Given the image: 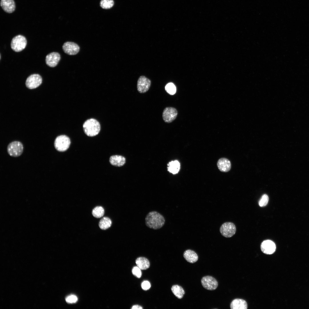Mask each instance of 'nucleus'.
I'll list each match as a JSON object with an SVG mask.
<instances>
[{"label":"nucleus","mask_w":309,"mask_h":309,"mask_svg":"<svg viewBox=\"0 0 309 309\" xmlns=\"http://www.w3.org/2000/svg\"><path fill=\"white\" fill-rule=\"evenodd\" d=\"M145 223L147 227L154 230L162 228L165 222L164 217L159 212L156 211L149 212L145 219Z\"/></svg>","instance_id":"1"},{"label":"nucleus","mask_w":309,"mask_h":309,"mask_svg":"<svg viewBox=\"0 0 309 309\" xmlns=\"http://www.w3.org/2000/svg\"><path fill=\"white\" fill-rule=\"evenodd\" d=\"M83 128L85 134L89 136L97 135L100 130L99 122L96 119L91 118L86 120L83 124Z\"/></svg>","instance_id":"2"},{"label":"nucleus","mask_w":309,"mask_h":309,"mask_svg":"<svg viewBox=\"0 0 309 309\" xmlns=\"http://www.w3.org/2000/svg\"><path fill=\"white\" fill-rule=\"evenodd\" d=\"M71 141L69 138L64 135L58 136L54 142V146L56 149L59 152L66 151L69 147Z\"/></svg>","instance_id":"3"},{"label":"nucleus","mask_w":309,"mask_h":309,"mask_svg":"<svg viewBox=\"0 0 309 309\" xmlns=\"http://www.w3.org/2000/svg\"><path fill=\"white\" fill-rule=\"evenodd\" d=\"M27 43V40L24 36L21 35H17L12 39L11 44V47L15 52H20L25 48Z\"/></svg>","instance_id":"4"},{"label":"nucleus","mask_w":309,"mask_h":309,"mask_svg":"<svg viewBox=\"0 0 309 309\" xmlns=\"http://www.w3.org/2000/svg\"><path fill=\"white\" fill-rule=\"evenodd\" d=\"M22 143L19 141H15L9 143L7 148V152L11 156L17 157L21 155L23 150Z\"/></svg>","instance_id":"5"},{"label":"nucleus","mask_w":309,"mask_h":309,"mask_svg":"<svg viewBox=\"0 0 309 309\" xmlns=\"http://www.w3.org/2000/svg\"><path fill=\"white\" fill-rule=\"evenodd\" d=\"M236 231L234 224L231 222H226L223 224L220 228L221 235L227 238L230 237L233 235Z\"/></svg>","instance_id":"6"},{"label":"nucleus","mask_w":309,"mask_h":309,"mask_svg":"<svg viewBox=\"0 0 309 309\" xmlns=\"http://www.w3.org/2000/svg\"><path fill=\"white\" fill-rule=\"evenodd\" d=\"M42 78L41 76L37 74H34L29 76L27 78L25 85L30 89L35 88L41 84Z\"/></svg>","instance_id":"7"},{"label":"nucleus","mask_w":309,"mask_h":309,"mask_svg":"<svg viewBox=\"0 0 309 309\" xmlns=\"http://www.w3.org/2000/svg\"><path fill=\"white\" fill-rule=\"evenodd\" d=\"M177 114V111L175 108L172 107H166L163 112L162 117L163 120L166 123H171L176 119Z\"/></svg>","instance_id":"8"},{"label":"nucleus","mask_w":309,"mask_h":309,"mask_svg":"<svg viewBox=\"0 0 309 309\" xmlns=\"http://www.w3.org/2000/svg\"><path fill=\"white\" fill-rule=\"evenodd\" d=\"M151 84L150 80L143 76H140L137 83V89L140 93L146 92L149 89Z\"/></svg>","instance_id":"9"},{"label":"nucleus","mask_w":309,"mask_h":309,"mask_svg":"<svg viewBox=\"0 0 309 309\" xmlns=\"http://www.w3.org/2000/svg\"><path fill=\"white\" fill-rule=\"evenodd\" d=\"M201 283L203 287L209 290H215L218 286V282L217 280L210 276L203 277L201 280Z\"/></svg>","instance_id":"10"},{"label":"nucleus","mask_w":309,"mask_h":309,"mask_svg":"<svg viewBox=\"0 0 309 309\" xmlns=\"http://www.w3.org/2000/svg\"><path fill=\"white\" fill-rule=\"evenodd\" d=\"M64 52L69 55L77 54L80 50L79 46L76 43L72 42H66L62 46Z\"/></svg>","instance_id":"11"},{"label":"nucleus","mask_w":309,"mask_h":309,"mask_svg":"<svg viewBox=\"0 0 309 309\" xmlns=\"http://www.w3.org/2000/svg\"><path fill=\"white\" fill-rule=\"evenodd\" d=\"M261 249L262 251L267 254H271L274 252L276 249V246L274 243L270 240H267L263 241L261 245Z\"/></svg>","instance_id":"12"},{"label":"nucleus","mask_w":309,"mask_h":309,"mask_svg":"<svg viewBox=\"0 0 309 309\" xmlns=\"http://www.w3.org/2000/svg\"><path fill=\"white\" fill-rule=\"evenodd\" d=\"M60 59V54L56 52H52L47 54L45 58L47 65L51 67L56 66Z\"/></svg>","instance_id":"13"},{"label":"nucleus","mask_w":309,"mask_h":309,"mask_svg":"<svg viewBox=\"0 0 309 309\" xmlns=\"http://www.w3.org/2000/svg\"><path fill=\"white\" fill-rule=\"evenodd\" d=\"M217 166L221 172H227L230 171L231 165L230 161L227 159L222 158L219 159L217 163Z\"/></svg>","instance_id":"14"},{"label":"nucleus","mask_w":309,"mask_h":309,"mask_svg":"<svg viewBox=\"0 0 309 309\" xmlns=\"http://www.w3.org/2000/svg\"><path fill=\"white\" fill-rule=\"evenodd\" d=\"M0 5L3 9L8 13H12L15 9V4L13 0H1Z\"/></svg>","instance_id":"15"},{"label":"nucleus","mask_w":309,"mask_h":309,"mask_svg":"<svg viewBox=\"0 0 309 309\" xmlns=\"http://www.w3.org/2000/svg\"><path fill=\"white\" fill-rule=\"evenodd\" d=\"M125 158L120 155H114L110 157L109 159L110 163L112 165L120 167L124 165L126 163Z\"/></svg>","instance_id":"16"},{"label":"nucleus","mask_w":309,"mask_h":309,"mask_svg":"<svg viewBox=\"0 0 309 309\" xmlns=\"http://www.w3.org/2000/svg\"><path fill=\"white\" fill-rule=\"evenodd\" d=\"M183 256L187 261L191 263L196 262L198 258L197 253L191 249L186 250L183 253Z\"/></svg>","instance_id":"17"},{"label":"nucleus","mask_w":309,"mask_h":309,"mask_svg":"<svg viewBox=\"0 0 309 309\" xmlns=\"http://www.w3.org/2000/svg\"><path fill=\"white\" fill-rule=\"evenodd\" d=\"M230 308L231 309H246L247 308V304L246 302L243 300L236 299L231 302Z\"/></svg>","instance_id":"18"},{"label":"nucleus","mask_w":309,"mask_h":309,"mask_svg":"<svg viewBox=\"0 0 309 309\" xmlns=\"http://www.w3.org/2000/svg\"><path fill=\"white\" fill-rule=\"evenodd\" d=\"M167 166L168 171L173 174L177 173L180 169V163L177 160L169 162Z\"/></svg>","instance_id":"19"},{"label":"nucleus","mask_w":309,"mask_h":309,"mask_svg":"<svg viewBox=\"0 0 309 309\" xmlns=\"http://www.w3.org/2000/svg\"><path fill=\"white\" fill-rule=\"evenodd\" d=\"M136 263L137 266L142 270L147 269L150 266L149 260L146 258L143 257L138 258L136 260Z\"/></svg>","instance_id":"20"},{"label":"nucleus","mask_w":309,"mask_h":309,"mask_svg":"<svg viewBox=\"0 0 309 309\" xmlns=\"http://www.w3.org/2000/svg\"><path fill=\"white\" fill-rule=\"evenodd\" d=\"M171 290L174 295L178 298L181 299L185 293L183 288L181 286L177 285H173Z\"/></svg>","instance_id":"21"},{"label":"nucleus","mask_w":309,"mask_h":309,"mask_svg":"<svg viewBox=\"0 0 309 309\" xmlns=\"http://www.w3.org/2000/svg\"><path fill=\"white\" fill-rule=\"evenodd\" d=\"M112 224V221L108 217H104L102 218L100 221L99 225L100 228L103 230H105L109 228Z\"/></svg>","instance_id":"22"},{"label":"nucleus","mask_w":309,"mask_h":309,"mask_svg":"<svg viewBox=\"0 0 309 309\" xmlns=\"http://www.w3.org/2000/svg\"><path fill=\"white\" fill-rule=\"evenodd\" d=\"M104 211L103 208L101 206H97L92 210V213L95 217L99 218L102 217L104 214Z\"/></svg>","instance_id":"23"},{"label":"nucleus","mask_w":309,"mask_h":309,"mask_svg":"<svg viewBox=\"0 0 309 309\" xmlns=\"http://www.w3.org/2000/svg\"><path fill=\"white\" fill-rule=\"evenodd\" d=\"M100 4L103 9H109L114 6V2L113 0H101Z\"/></svg>","instance_id":"24"},{"label":"nucleus","mask_w":309,"mask_h":309,"mask_svg":"<svg viewBox=\"0 0 309 309\" xmlns=\"http://www.w3.org/2000/svg\"><path fill=\"white\" fill-rule=\"evenodd\" d=\"M165 88L166 91L170 95H174L176 92V87L173 83L167 84L165 86Z\"/></svg>","instance_id":"25"},{"label":"nucleus","mask_w":309,"mask_h":309,"mask_svg":"<svg viewBox=\"0 0 309 309\" xmlns=\"http://www.w3.org/2000/svg\"><path fill=\"white\" fill-rule=\"evenodd\" d=\"M269 201V197L266 194L263 195L259 201V205L261 207L265 206L267 205Z\"/></svg>","instance_id":"26"},{"label":"nucleus","mask_w":309,"mask_h":309,"mask_svg":"<svg viewBox=\"0 0 309 309\" xmlns=\"http://www.w3.org/2000/svg\"><path fill=\"white\" fill-rule=\"evenodd\" d=\"M132 274L136 277L139 278L142 275L141 269L137 266L134 267L132 270Z\"/></svg>","instance_id":"27"},{"label":"nucleus","mask_w":309,"mask_h":309,"mask_svg":"<svg viewBox=\"0 0 309 309\" xmlns=\"http://www.w3.org/2000/svg\"><path fill=\"white\" fill-rule=\"evenodd\" d=\"M77 297L73 295H71L67 296L66 298V302L69 303H73L76 302L78 300Z\"/></svg>","instance_id":"28"},{"label":"nucleus","mask_w":309,"mask_h":309,"mask_svg":"<svg viewBox=\"0 0 309 309\" xmlns=\"http://www.w3.org/2000/svg\"><path fill=\"white\" fill-rule=\"evenodd\" d=\"M150 286V283L148 281H144L141 284L142 288L144 290H148Z\"/></svg>","instance_id":"29"},{"label":"nucleus","mask_w":309,"mask_h":309,"mask_svg":"<svg viewBox=\"0 0 309 309\" xmlns=\"http://www.w3.org/2000/svg\"><path fill=\"white\" fill-rule=\"evenodd\" d=\"M131 309H142L143 308H142V307L141 306H140V305H134L132 307Z\"/></svg>","instance_id":"30"}]
</instances>
